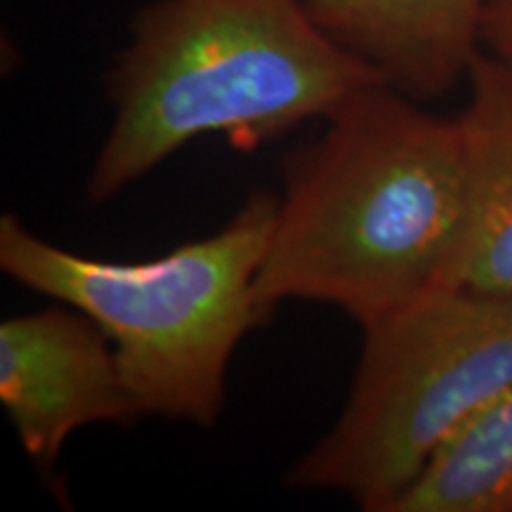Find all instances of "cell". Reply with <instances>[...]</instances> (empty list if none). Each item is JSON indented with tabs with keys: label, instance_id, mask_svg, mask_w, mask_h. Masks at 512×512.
Masks as SVG:
<instances>
[{
	"label": "cell",
	"instance_id": "cell-3",
	"mask_svg": "<svg viewBox=\"0 0 512 512\" xmlns=\"http://www.w3.org/2000/svg\"><path fill=\"white\" fill-rule=\"evenodd\" d=\"M275 207L278 195L256 190L221 230L143 261L72 252L3 214L0 268L100 325L138 418L214 427L233 354L268 318L254 285Z\"/></svg>",
	"mask_w": 512,
	"mask_h": 512
},
{
	"label": "cell",
	"instance_id": "cell-2",
	"mask_svg": "<svg viewBox=\"0 0 512 512\" xmlns=\"http://www.w3.org/2000/svg\"><path fill=\"white\" fill-rule=\"evenodd\" d=\"M384 83L316 22L306 0H152L105 74L112 126L86 181L91 204L202 136L254 150Z\"/></svg>",
	"mask_w": 512,
	"mask_h": 512
},
{
	"label": "cell",
	"instance_id": "cell-7",
	"mask_svg": "<svg viewBox=\"0 0 512 512\" xmlns=\"http://www.w3.org/2000/svg\"><path fill=\"white\" fill-rule=\"evenodd\" d=\"M458 114L470 162V228L453 287L512 297V67L479 53Z\"/></svg>",
	"mask_w": 512,
	"mask_h": 512
},
{
	"label": "cell",
	"instance_id": "cell-4",
	"mask_svg": "<svg viewBox=\"0 0 512 512\" xmlns=\"http://www.w3.org/2000/svg\"><path fill=\"white\" fill-rule=\"evenodd\" d=\"M510 387L512 297L465 287L427 294L363 330L342 413L285 484L394 512L437 448Z\"/></svg>",
	"mask_w": 512,
	"mask_h": 512
},
{
	"label": "cell",
	"instance_id": "cell-1",
	"mask_svg": "<svg viewBox=\"0 0 512 512\" xmlns=\"http://www.w3.org/2000/svg\"><path fill=\"white\" fill-rule=\"evenodd\" d=\"M470 204L460 119L373 83L285 157L259 306L328 304L373 328L453 287Z\"/></svg>",
	"mask_w": 512,
	"mask_h": 512
},
{
	"label": "cell",
	"instance_id": "cell-5",
	"mask_svg": "<svg viewBox=\"0 0 512 512\" xmlns=\"http://www.w3.org/2000/svg\"><path fill=\"white\" fill-rule=\"evenodd\" d=\"M0 403L46 477L74 432L138 418L110 337L62 302L0 323Z\"/></svg>",
	"mask_w": 512,
	"mask_h": 512
},
{
	"label": "cell",
	"instance_id": "cell-9",
	"mask_svg": "<svg viewBox=\"0 0 512 512\" xmlns=\"http://www.w3.org/2000/svg\"><path fill=\"white\" fill-rule=\"evenodd\" d=\"M482 50L512 67V0H486Z\"/></svg>",
	"mask_w": 512,
	"mask_h": 512
},
{
	"label": "cell",
	"instance_id": "cell-8",
	"mask_svg": "<svg viewBox=\"0 0 512 512\" xmlns=\"http://www.w3.org/2000/svg\"><path fill=\"white\" fill-rule=\"evenodd\" d=\"M394 512H512V387L437 448Z\"/></svg>",
	"mask_w": 512,
	"mask_h": 512
},
{
	"label": "cell",
	"instance_id": "cell-6",
	"mask_svg": "<svg viewBox=\"0 0 512 512\" xmlns=\"http://www.w3.org/2000/svg\"><path fill=\"white\" fill-rule=\"evenodd\" d=\"M311 15L396 91L427 102L467 79L486 0H306Z\"/></svg>",
	"mask_w": 512,
	"mask_h": 512
}]
</instances>
